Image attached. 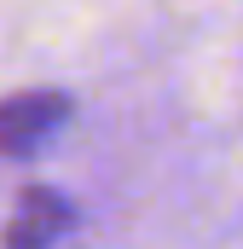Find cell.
Masks as SVG:
<instances>
[{
  "instance_id": "obj_2",
  "label": "cell",
  "mask_w": 243,
  "mask_h": 249,
  "mask_svg": "<svg viewBox=\"0 0 243 249\" xmlns=\"http://www.w3.org/2000/svg\"><path fill=\"white\" fill-rule=\"evenodd\" d=\"M64 226H69L64 197H52V191H35V197H23V214H17V226L6 232V244H12V249H47V244L64 232Z\"/></svg>"
},
{
  "instance_id": "obj_1",
  "label": "cell",
  "mask_w": 243,
  "mask_h": 249,
  "mask_svg": "<svg viewBox=\"0 0 243 249\" xmlns=\"http://www.w3.org/2000/svg\"><path fill=\"white\" fill-rule=\"evenodd\" d=\"M64 116H69V105H64L58 93H17V99H6L0 105V151L6 157L35 151Z\"/></svg>"
}]
</instances>
